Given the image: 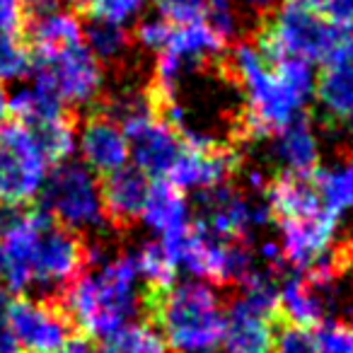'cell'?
Returning a JSON list of instances; mask_svg holds the SVG:
<instances>
[{"label": "cell", "mask_w": 353, "mask_h": 353, "mask_svg": "<svg viewBox=\"0 0 353 353\" xmlns=\"http://www.w3.org/2000/svg\"><path fill=\"white\" fill-rule=\"evenodd\" d=\"M312 65L303 59L271 61L256 41H240L230 54V73L245 99L242 133L269 138L305 114L317 83Z\"/></svg>", "instance_id": "6da1fadb"}, {"label": "cell", "mask_w": 353, "mask_h": 353, "mask_svg": "<svg viewBox=\"0 0 353 353\" xmlns=\"http://www.w3.org/2000/svg\"><path fill=\"white\" fill-rule=\"evenodd\" d=\"M138 283L136 254L123 252L70 281L61 295V307L88 336L107 339L131 324L141 310L143 295L138 293Z\"/></svg>", "instance_id": "7a4b0ae2"}, {"label": "cell", "mask_w": 353, "mask_h": 353, "mask_svg": "<svg viewBox=\"0 0 353 353\" xmlns=\"http://www.w3.org/2000/svg\"><path fill=\"white\" fill-rule=\"evenodd\" d=\"M148 314L176 353H211L225 332V307L203 281L174 283L167 290H145Z\"/></svg>", "instance_id": "3957f363"}, {"label": "cell", "mask_w": 353, "mask_h": 353, "mask_svg": "<svg viewBox=\"0 0 353 353\" xmlns=\"http://www.w3.org/2000/svg\"><path fill=\"white\" fill-rule=\"evenodd\" d=\"M353 39V25H336L312 0H285L264 22L256 44L271 61L303 59L322 63L339 44Z\"/></svg>", "instance_id": "277c9868"}, {"label": "cell", "mask_w": 353, "mask_h": 353, "mask_svg": "<svg viewBox=\"0 0 353 353\" xmlns=\"http://www.w3.org/2000/svg\"><path fill=\"white\" fill-rule=\"evenodd\" d=\"M41 211L75 232H99L107 228L102 182L83 160H65L51 167L39 194Z\"/></svg>", "instance_id": "5b68a950"}, {"label": "cell", "mask_w": 353, "mask_h": 353, "mask_svg": "<svg viewBox=\"0 0 353 353\" xmlns=\"http://www.w3.org/2000/svg\"><path fill=\"white\" fill-rule=\"evenodd\" d=\"M30 75L51 90L65 107H90L104 90L102 61L85 41L51 51H34Z\"/></svg>", "instance_id": "8992f818"}, {"label": "cell", "mask_w": 353, "mask_h": 353, "mask_svg": "<svg viewBox=\"0 0 353 353\" xmlns=\"http://www.w3.org/2000/svg\"><path fill=\"white\" fill-rule=\"evenodd\" d=\"M51 167L25 123L15 119L0 123V203L20 208L39 199Z\"/></svg>", "instance_id": "52a82bcc"}, {"label": "cell", "mask_w": 353, "mask_h": 353, "mask_svg": "<svg viewBox=\"0 0 353 353\" xmlns=\"http://www.w3.org/2000/svg\"><path fill=\"white\" fill-rule=\"evenodd\" d=\"M196 206L199 218L194 223L221 240L250 242L256 230L274 221L269 203L245 196L228 184L199 192Z\"/></svg>", "instance_id": "ba28073f"}, {"label": "cell", "mask_w": 353, "mask_h": 353, "mask_svg": "<svg viewBox=\"0 0 353 353\" xmlns=\"http://www.w3.org/2000/svg\"><path fill=\"white\" fill-rule=\"evenodd\" d=\"M123 133L131 143V162L150 179H167L172 167L187 150L179 128H174L157 109L133 114L121 121Z\"/></svg>", "instance_id": "9c48e42d"}, {"label": "cell", "mask_w": 353, "mask_h": 353, "mask_svg": "<svg viewBox=\"0 0 353 353\" xmlns=\"http://www.w3.org/2000/svg\"><path fill=\"white\" fill-rule=\"evenodd\" d=\"M54 218L46 211H25L15 208L0 218V252L6 261L3 283L8 290L22 295L34 288V256L39 247L41 232Z\"/></svg>", "instance_id": "30bf717a"}, {"label": "cell", "mask_w": 353, "mask_h": 353, "mask_svg": "<svg viewBox=\"0 0 353 353\" xmlns=\"http://www.w3.org/2000/svg\"><path fill=\"white\" fill-rule=\"evenodd\" d=\"M341 218L329 213L327 208L310 216L288 218V221H276L279 225V242L283 250V259L295 271H310L314 266L332 259L334 242Z\"/></svg>", "instance_id": "8fae6325"}, {"label": "cell", "mask_w": 353, "mask_h": 353, "mask_svg": "<svg viewBox=\"0 0 353 353\" xmlns=\"http://www.w3.org/2000/svg\"><path fill=\"white\" fill-rule=\"evenodd\" d=\"M8 319L22 351L27 353H51L73 336L75 327L61 303L32 300L22 295L10 300Z\"/></svg>", "instance_id": "7c38bea8"}, {"label": "cell", "mask_w": 353, "mask_h": 353, "mask_svg": "<svg viewBox=\"0 0 353 353\" xmlns=\"http://www.w3.org/2000/svg\"><path fill=\"white\" fill-rule=\"evenodd\" d=\"M88 266V247L80 232L51 221L41 232L34 256V288H65Z\"/></svg>", "instance_id": "4fadbf2b"}, {"label": "cell", "mask_w": 353, "mask_h": 353, "mask_svg": "<svg viewBox=\"0 0 353 353\" xmlns=\"http://www.w3.org/2000/svg\"><path fill=\"white\" fill-rule=\"evenodd\" d=\"M314 99L329 126H353V39L339 44L322 61L314 83Z\"/></svg>", "instance_id": "5bb4252c"}, {"label": "cell", "mask_w": 353, "mask_h": 353, "mask_svg": "<svg viewBox=\"0 0 353 353\" xmlns=\"http://www.w3.org/2000/svg\"><path fill=\"white\" fill-rule=\"evenodd\" d=\"M78 152L80 160L102 176L131 162V143L123 126L107 112H97L83 121L78 131Z\"/></svg>", "instance_id": "9a60e30c"}, {"label": "cell", "mask_w": 353, "mask_h": 353, "mask_svg": "<svg viewBox=\"0 0 353 353\" xmlns=\"http://www.w3.org/2000/svg\"><path fill=\"white\" fill-rule=\"evenodd\" d=\"M240 167L242 155L223 143L213 148H187L167 179L182 192H203V189L228 184V179L240 172Z\"/></svg>", "instance_id": "2e32d148"}, {"label": "cell", "mask_w": 353, "mask_h": 353, "mask_svg": "<svg viewBox=\"0 0 353 353\" xmlns=\"http://www.w3.org/2000/svg\"><path fill=\"white\" fill-rule=\"evenodd\" d=\"M266 141H269L266 157L281 172L310 176L319 167L322 143H319V133L314 128L312 119L305 117V114H300L298 119H293L283 128L271 133Z\"/></svg>", "instance_id": "e0dca14e"}, {"label": "cell", "mask_w": 353, "mask_h": 353, "mask_svg": "<svg viewBox=\"0 0 353 353\" xmlns=\"http://www.w3.org/2000/svg\"><path fill=\"white\" fill-rule=\"evenodd\" d=\"M279 324V317L252 307L242 295H237L225 310L223 353H274Z\"/></svg>", "instance_id": "ac0fdd59"}, {"label": "cell", "mask_w": 353, "mask_h": 353, "mask_svg": "<svg viewBox=\"0 0 353 353\" xmlns=\"http://www.w3.org/2000/svg\"><path fill=\"white\" fill-rule=\"evenodd\" d=\"M150 184L152 179L136 165H126L104 176L102 196L109 223L123 230V228H131L136 221H141Z\"/></svg>", "instance_id": "d6986e66"}, {"label": "cell", "mask_w": 353, "mask_h": 353, "mask_svg": "<svg viewBox=\"0 0 353 353\" xmlns=\"http://www.w3.org/2000/svg\"><path fill=\"white\" fill-rule=\"evenodd\" d=\"M141 223L160 240L184 235L192 228V208H189L187 194L170 179H152Z\"/></svg>", "instance_id": "ffe728a7"}, {"label": "cell", "mask_w": 353, "mask_h": 353, "mask_svg": "<svg viewBox=\"0 0 353 353\" xmlns=\"http://www.w3.org/2000/svg\"><path fill=\"white\" fill-rule=\"evenodd\" d=\"M329 310L332 305H329L327 293L317 283H312L303 271H295L281 281L279 312L285 322L314 327L322 319H327Z\"/></svg>", "instance_id": "44dd1931"}, {"label": "cell", "mask_w": 353, "mask_h": 353, "mask_svg": "<svg viewBox=\"0 0 353 353\" xmlns=\"http://www.w3.org/2000/svg\"><path fill=\"white\" fill-rule=\"evenodd\" d=\"M264 201L269 203L274 221L310 216V213H317L324 208L312 179L303 174H288V172H281L276 179L266 184Z\"/></svg>", "instance_id": "7402d4cb"}, {"label": "cell", "mask_w": 353, "mask_h": 353, "mask_svg": "<svg viewBox=\"0 0 353 353\" xmlns=\"http://www.w3.org/2000/svg\"><path fill=\"white\" fill-rule=\"evenodd\" d=\"M27 34H30L34 51H51L83 41L85 25L70 8L34 10L32 20L27 22Z\"/></svg>", "instance_id": "603a6c76"}, {"label": "cell", "mask_w": 353, "mask_h": 353, "mask_svg": "<svg viewBox=\"0 0 353 353\" xmlns=\"http://www.w3.org/2000/svg\"><path fill=\"white\" fill-rule=\"evenodd\" d=\"M223 46H225V41L218 37V32L206 20H196L189 25H176L170 46L165 51L182 61L189 70H196L199 65L221 56Z\"/></svg>", "instance_id": "cb8c5ba5"}, {"label": "cell", "mask_w": 353, "mask_h": 353, "mask_svg": "<svg viewBox=\"0 0 353 353\" xmlns=\"http://www.w3.org/2000/svg\"><path fill=\"white\" fill-rule=\"evenodd\" d=\"M310 179L329 213L341 218L353 211V152L336 157L329 165H319Z\"/></svg>", "instance_id": "d4e9b609"}, {"label": "cell", "mask_w": 353, "mask_h": 353, "mask_svg": "<svg viewBox=\"0 0 353 353\" xmlns=\"http://www.w3.org/2000/svg\"><path fill=\"white\" fill-rule=\"evenodd\" d=\"M59 114H65V104L37 80L20 85L15 92H10V117L25 126H37Z\"/></svg>", "instance_id": "484cf974"}, {"label": "cell", "mask_w": 353, "mask_h": 353, "mask_svg": "<svg viewBox=\"0 0 353 353\" xmlns=\"http://www.w3.org/2000/svg\"><path fill=\"white\" fill-rule=\"evenodd\" d=\"M27 128L34 133L37 143L41 145L51 165L70 160L78 152V128H75V121L68 112Z\"/></svg>", "instance_id": "4316f807"}, {"label": "cell", "mask_w": 353, "mask_h": 353, "mask_svg": "<svg viewBox=\"0 0 353 353\" xmlns=\"http://www.w3.org/2000/svg\"><path fill=\"white\" fill-rule=\"evenodd\" d=\"M136 264L141 281H145L148 290H167L176 283V261L172 259V254L165 250L160 240H148L138 247L136 252Z\"/></svg>", "instance_id": "83f0119b"}, {"label": "cell", "mask_w": 353, "mask_h": 353, "mask_svg": "<svg viewBox=\"0 0 353 353\" xmlns=\"http://www.w3.org/2000/svg\"><path fill=\"white\" fill-rule=\"evenodd\" d=\"M167 346L162 332H157L152 324H126L112 336L102 339L97 353H167Z\"/></svg>", "instance_id": "f1b7e54d"}, {"label": "cell", "mask_w": 353, "mask_h": 353, "mask_svg": "<svg viewBox=\"0 0 353 353\" xmlns=\"http://www.w3.org/2000/svg\"><path fill=\"white\" fill-rule=\"evenodd\" d=\"M85 44L102 63H112V61H121L126 56V51L131 49V37L121 25L90 20V25L85 27Z\"/></svg>", "instance_id": "f546056e"}, {"label": "cell", "mask_w": 353, "mask_h": 353, "mask_svg": "<svg viewBox=\"0 0 353 353\" xmlns=\"http://www.w3.org/2000/svg\"><path fill=\"white\" fill-rule=\"evenodd\" d=\"M32 56L30 46L20 39V34L12 30H0V80L15 83L32 73Z\"/></svg>", "instance_id": "4dcf8cb0"}, {"label": "cell", "mask_w": 353, "mask_h": 353, "mask_svg": "<svg viewBox=\"0 0 353 353\" xmlns=\"http://www.w3.org/2000/svg\"><path fill=\"white\" fill-rule=\"evenodd\" d=\"M148 0H90V20L112 22V25H131L138 20Z\"/></svg>", "instance_id": "1f68e13d"}, {"label": "cell", "mask_w": 353, "mask_h": 353, "mask_svg": "<svg viewBox=\"0 0 353 353\" xmlns=\"http://www.w3.org/2000/svg\"><path fill=\"white\" fill-rule=\"evenodd\" d=\"M174 27L167 17H162L160 12L152 17H143L138 20L136 32H133V41H136L141 49L152 51V54H160L170 46L172 34H174Z\"/></svg>", "instance_id": "d6a6232c"}, {"label": "cell", "mask_w": 353, "mask_h": 353, "mask_svg": "<svg viewBox=\"0 0 353 353\" xmlns=\"http://www.w3.org/2000/svg\"><path fill=\"white\" fill-rule=\"evenodd\" d=\"M276 351L279 353H324L314 336L312 327H300V324H279L276 332Z\"/></svg>", "instance_id": "836d02e7"}, {"label": "cell", "mask_w": 353, "mask_h": 353, "mask_svg": "<svg viewBox=\"0 0 353 353\" xmlns=\"http://www.w3.org/2000/svg\"><path fill=\"white\" fill-rule=\"evenodd\" d=\"M324 353H353V324L339 319H322L312 327Z\"/></svg>", "instance_id": "e575fe53"}, {"label": "cell", "mask_w": 353, "mask_h": 353, "mask_svg": "<svg viewBox=\"0 0 353 353\" xmlns=\"http://www.w3.org/2000/svg\"><path fill=\"white\" fill-rule=\"evenodd\" d=\"M206 22L218 32L223 41H230L240 34V12L232 0H208L206 3Z\"/></svg>", "instance_id": "d590c367"}, {"label": "cell", "mask_w": 353, "mask_h": 353, "mask_svg": "<svg viewBox=\"0 0 353 353\" xmlns=\"http://www.w3.org/2000/svg\"><path fill=\"white\" fill-rule=\"evenodd\" d=\"M157 12L172 25H189V22L206 20L208 0H155Z\"/></svg>", "instance_id": "8d00e7d4"}, {"label": "cell", "mask_w": 353, "mask_h": 353, "mask_svg": "<svg viewBox=\"0 0 353 353\" xmlns=\"http://www.w3.org/2000/svg\"><path fill=\"white\" fill-rule=\"evenodd\" d=\"M8 307H10V298L0 290V353H22V346L12 334L10 319H8Z\"/></svg>", "instance_id": "74e56055"}, {"label": "cell", "mask_w": 353, "mask_h": 353, "mask_svg": "<svg viewBox=\"0 0 353 353\" xmlns=\"http://www.w3.org/2000/svg\"><path fill=\"white\" fill-rule=\"evenodd\" d=\"M51 353H97V351L92 348V343H90L88 336H70L68 341H63Z\"/></svg>", "instance_id": "f35d334b"}, {"label": "cell", "mask_w": 353, "mask_h": 353, "mask_svg": "<svg viewBox=\"0 0 353 353\" xmlns=\"http://www.w3.org/2000/svg\"><path fill=\"white\" fill-rule=\"evenodd\" d=\"M32 10H54V8H85L88 10L90 0H30Z\"/></svg>", "instance_id": "ab89813d"}, {"label": "cell", "mask_w": 353, "mask_h": 353, "mask_svg": "<svg viewBox=\"0 0 353 353\" xmlns=\"http://www.w3.org/2000/svg\"><path fill=\"white\" fill-rule=\"evenodd\" d=\"M240 3L245 8H250V10L266 12V10H276L279 6H283L285 0H240Z\"/></svg>", "instance_id": "60d3db41"}, {"label": "cell", "mask_w": 353, "mask_h": 353, "mask_svg": "<svg viewBox=\"0 0 353 353\" xmlns=\"http://www.w3.org/2000/svg\"><path fill=\"white\" fill-rule=\"evenodd\" d=\"M8 114H10V92L6 88V80H0V123L6 121Z\"/></svg>", "instance_id": "b9f144b4"}, {"label": "cell", "mask_w": 353, "mask_h": 353, "mask_svg": "<svg viewBox=\"0 0 353 353\" xmlns=\"http://www.w3.org/2000/svg\"><path fill=\"white\" fill-rule=\"evenodd\" d=\"M6 276V261H3V252H0V281Z\"/></svg>", "instance_id": "7bdbcfd3"}]
</instances>
